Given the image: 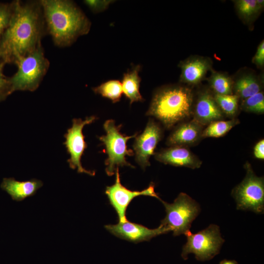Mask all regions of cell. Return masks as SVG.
I'll use <instances>...</instances> for the list:
<instances>
[{"label":"cell","instance_id":"6da1fadb","mask_svg":"<svg viewBox=\"0 0 264 264\" xmlns=\"http://www.w3.org/2000/svg\"><path fill=\"white\" fill-rule=\"evenodd\" d=\"M10 23L0 40V61L14 64L42 45L46 26L40 1L14 0Z\"/></svg>","mask_w":264,"mask_h":264},{"label":"cell","instance_id":"7a4b0ae2","mask_svg":"<svg viewBox=\"0 0 264 264\" xmlns=\"http://www.w3.org/2000/svg\"><path fill=\"white\" fill-rule=\"evenodd\" d=\"M46 29L54 44L59 47L71 45L80 36L87 34L90 22L72 1L39 0Z\"/></svg>","mask_w":264,"mask_h":264},{"label":"cell","instance_id":"3957f363","mask_svg":"<svg viewBox=\"0 0 264 264\" xmlns=\"http://www.w3.org/2000/svg\"><path fill=\"white\" fill-rule=\"evenodd\" d=\"M194 96L192 89L183 85L165 86L154 94L146 113L170 129L192 116Z\"/></svg>","mask_w":264,"mask_h":264},{"label":"cell","instance_id":"277c9868","mask_svg":"<svg viewBox=\"0 0 264 264\" xmlns=\"http://www.w3.org/2000/svg\"><path fill=\"white\" fill-rule=\"evenodd\" d=\"M17 72L10 77L12 93L17 90L34 91L39 87L49 67L42 45L20 59Z\"/></svg>","mask_w":264,"mask_h":264},{"label":"cell","instance_id":"5b68a950","mask_svg":"<svg viewBox=\"0 0 264 264\" xmlns=\"http://www.w3.org/2000/svg\"><path fill=\"white\" fill-rule=\"evenodd\" d=\"M103 127L106 134L99 137V139L105 145L108 154V157L105 161V171L107 175H113L116 168L119 166L134 168L126 160V156L134 155L133 151L127 148V142L131 138L135 137L137 132L131 136L122 134L120 132L122 125L116 126L114 120L112 119L106 120Z\"/></svg>","mask_w":264,"mask_h":264},{"label":"cell","instance_id":"8992f818","mask_svg":"<svg viewBox=\"0 0 264 264\" xmlns=\"http://www.w3.org/2000/svg\"><path fill=\"white\" fill-rule=\"evenodd\" d=\"M163 204L166 215L161 221V225L173 232L177 236L190 231L193 221L199 215L201 209L199 204L188 195L180 193L172 203L160 200Z\"/></svg>","mask_w":264,"mask_h":264},{"label":"cell","instance_id":"52a82bcc","mask_svg":"<svg viewBox=\"0 0 264 264\" xmlns=\"http://www.w3.org/2000/svg\"><path fill=\"white\" fill-rule=\"evenodd\" d=\"M187 242L182 247L181 257L187 260L192 253L200 261L212 259L220 251L224 240L222 238L220 227L211 224L205 229L193 234L190 231L184 234Z\"/></svg>","mask_w":264,"mask_h":264},{"label":"cell","instance_id":"ba28073f","mask_svg":"<svg viewBox=\"0 0 264 264\" xmlns=\"http://www.w3.org/2000/svg\"><path fill=\"white\" fill-rule=\"evenodd\" d=\"M246 175L242 181L234 188L231 195L237 209L262 214L264 211V179L254 172L250 163L246 162Z\"/></svg>","mask_w":264,"mask_h":264},{"label":"cell","instance_id":"9c48e42d","mask_svg":"<svg viewBox=\"0 0 264 264\" xmlns=\"http://www.w3.org/2000/svg\"><path fill=\"white\" fill-rule=\"evenodd\" d=\"M96 119L97 117L94 115L87 117L84 120L80 118H74L72 126L67 129L64 135L66 141L64 144L70 156L67 160L69 167L73 170L76 169L79 173H85L91 176H94L95 172L86 170L81 164L82 156L88 147L83 129L85 125L92 123Z\"/></svg>","mask_w":264,"mask_h":264},{"label":"cell","instance_id":"30bf717a","mask_svg":"<svg viewBox=\"0 0 264 264\" xmlns=\"http://www.w3.org/2000/svg\"><path fill=\"white\" fill-rule=\"evenodd\" d=\"M115 173V183L106 187L105 194L110 204L117 214L119 222H124L128 220L126 216L127 208L134 198L139 196H146L161 200L154 191V183H151L148 188L142 191H132L121 184L118 168H116Z\"/></svg>","mask_w":264,"mask_h":264},{"label":"cell","instance_id":"8fae6325","mask_svg":"<svg viewBox=\"0 0 264 264\" xmlns=\"http://www.w3.org/2000/svg\"><path fill=\"white\" fill-rule=\"evenodd\" d=\"M162 136L160 125L153 119H150L142 133L135 136L133 144L135 159L143 169L150 165L149 159L154 154V150Z\"/></svg>","mask_w":264,"mask_h":264},{"label":"cell","instance_id":"7c38bea8","mask_svg":"<svg viewBox=\"0 0 264 264\" xmlns=\"http://www.w3.org/2000/svg\"><path fill=\"white\" fill-rule=\"evenodd\" d=\"M105 228L113 235L135 243L149 241L154 237L171 231L161 224L156 228L150 229L128 220L116 224L106 225Z\"/></svg>","mask_w":264,"mask_h":264},{"label":"cell","instance_id":"4fadbf2b","mask_svg":"<svg viewBox=\"0 0 264 264\" xmlns=\"http://www.w3.org/2000/svg\"><path fill=\"white\" fill-rule=\"evenodd\" d=\"M193 119L202 126L214 121L221 120L224 115L222 112L214 95L208 90L201 91L193 104Z\"/></svg>","mask_w":264,"mask_h":264},{"label":"cell","instance_id":"5bb4252c","mask_svg":"<svg viewBox=\"0 0 264 264\" xmlns=\"http://www.w3.org/2000/svg\"><path fill=\"white\" fill-rule=\"evenodd\" d=\"M180 81L190 86H196L203 81L208 71L212 69V61L208 57L191 56L181 62Z\"/></svg>","mask_w":264,"mask_h":264},{"label":"cell","instance_id":"9a60e30c","mask_svg":"<svg viewBox=\"0 0 264 264\" xmlns=\"http://www.w3.org/2000/svg\"><path fill=\"white\" fill-rule=\"evenodd\" d=\"M154 154L156 160L174 166L195 169L200 168L202 164V161L185 146H171Z\"/></svg>","mask_w":264,"mask_h":264},{"label":"cell","instance_id":"2e32d148","mask_svg":"<svg viewBox=\"0 0 264 264\" xmlns=\"http://www.w3.org/2000/svg\"><path fill=\"white\" fill-rule=\"evenodd\" d=\"M203 127L193 119L183 123L171 133L167 139V144L185 147L195 144L202 138Z\"/></svg>","mask_w":264,"mask_h":264},{"label":"cell","instance_id":"e0dca14e","mask_svg":"<svg viewBox=\"0 0 264 264\" xmlns=\"http://www.w3.org/2000/svg\"><path fill=\"white\" fill-rule=\"evenodd\" d=\"M43 185V182L36 178L20 181L10 177L3 178L0 188L9 194L13 200L21 201L34 196Z\"/></svg>","mask_w":264,"mask_h":264},{"label":"cell","instance_id":"ac0fdd59","mask_svg":"<svg viewBox=\"0 0 264 264\" xmlns=\"http://www.w3.org/2000/svg\"><path fill=\"white\" fill-rule=\"evenodd\" d=\"M262 88V82L254 72L247 71L240 73L235 79H233L235 94L242 100L261 91Z\"/></svg>","mask_w":264,"mask_h":264},{"label":"cell","instance_id":"d6986e66","mask_svg":"<svg viewBox=\"0 0 264 264\" xmlns=\"http://www.w3.org/2000/svg\"><path fill=\"white\" fill-rule=\"evenodd\" d=\"M140 66H135L131 71L123 75L122 88L123 93L129 99L130 104L135 102H142L144 99L139 92L141 78L138 75Z\"/></svg>","mask_w":264,"mask_h":264},{"label":"cell","instance_id":"ffe728a7","mask_svg":"<svg viewBox=\"0 0 264 264\" xmlns=\"http://www.w3.org/2000/svg\"><path fill=\"white\" fill-rule=\"evenodd\" d=\"M208 81L214 94H233V79L226 73L212 71Z\"/></svg>","mask_w":264,"mask_h":264},{"label":"cell","instance_id":"44dd1931","mask_svg":"<svg viewBox=\"0 0 264 264\" xmlns=\"http://www.w3.org/2000/svg\"><path fill=\"white\" fill-rule=\"evenodd\" d=\"M239 123V120L235 118L226 121L220 120L214 121L203 130L201 137H222Z\"/></svg>","mask_w":264,"mask_h":264},{"label":"cell","instance_id":"7402d4cb","mask_svg":"<svg viewBox=\"0 0 264 264\" xmlns=\"http://www.w3.org/2000/svg\"><path fill=\"white\" fill-rule=\"evenodd\" d=\"M93 92L110 100L115 103L120 101L123 93L122 84L116 80H111L92 88Z\"/></svg>","mask_w":264,"mask_h":264},{"label":"cell","instance_id":"603a6c76","mask_svg":"<svg viewBox=\"0 0 264 264\" xmlns=\"http://www.w3.org/2000/svg\"><path fill=\"white\" fill-rule=\"evenodd\" d=\"M214 99L224 115L234 118L238 113L239 97L236 94L214 95Z\"/></svg>","mask_w":264,"mask_h":264},{"label":"cell","instance_id":"cb8c5ba5","mask_svg":"<svg viewBox=\"0 0 264 264\" xmlns=\"http://www.w3.org/2000/svg\"><path fill=\"white\" fill-rule=\"evenodd\" d=\"M235 3L239 17L246 22H251L261 12L256 0H237Z\"/></svg>","mask_w":264,"mask_h":264},{"label":"cell","instance_id":"d4e9b609","mask_svg":"<svg viewBox=\"0 0 264 264\" xmlns=\"http://www.w3.org/2000/svg\"><path fill=\"white\" fill-rule=\"evenodd\" d=\"M242 110L257 114L264 113V94L260 91L250 97L242 100L240 105Z\"/></svg>","mask_w":264,"mask_h":264},{"label":"cell","instance_id":"484cf974","mask_svg":"<svg viewBox=\"0 0 264 264\" xmlns=\"http://www.w3.org/2000/svg\"><path fill=\"white\" fill-rule=\"evenodd\" d=\"M13 11V2L0 3V40L7 28Z\"/></svg>","mask_w":264,"mask_h":264},{"label":"cell","instance_id":"4316f807","mask_svg":"<svg viewBox=\"0 0 264 264\" xmlns=\"http://www.w3.org/2000/svg\"><path fill=\"white\" fill-rule=\"evenodd\" d=\"M4 65L0 61V102L4 100L12 93L10 78L6 77L3 72Z\"/></svg>","mask_w":264,"mask_h":264},{"label":"cell","instance_id":"83f0119b","mask_svg":"<svg viewBox=\"0 0 264 264\" xmlns=\"http://www.w3.org/2000/svg\"><path fill=\"white\" fill-rule=\"evenodd\" d=\"M111 1L84 0V2L93 12H99L106 9Z\"/></svg>","mask_w":264,"mask_h":264},{"label":"cell","instance_id":"f1b7e54d","mask_svg":"<svg viewBox=\"0 0 264 264\" xmlns=\"http://www.w3.org/2000/svg\"><path fill=\"white\" fill-rule=\"evenodd\" d=\"M252 62L259 68H262L264 65V42L259 44L256 52L252 59Z\"/></svg>","mask_w":264,"mask_h":264},{"label":"cell","instance_id":"f546056e","mask_svg":"<svg viewBox=\"0 0 264 264\" xmlns=\"http://www.w3.org/2000/svg\"><path fill=\"white\" fill-rule=\"evenodd\" d=\"M253 154L254 156L259 159H264V140L262 139L258 142L254 147Z\"/></svg>","mask_w":264,"mask_h":264},{"label":"cell","instance_id":"4dcf8cb0","mask_svg":"<svg viewBox=\"0 0 264 264\" xmlns=\"http://www.w3.org/2000/svg\"><path fill=\"white\" fill-rule=\"evenodd\" d=\"M219 264H238L237 262L234 260H223Z\"/></svg>","mask_w":264,"mask_h":264}]
</instances>
